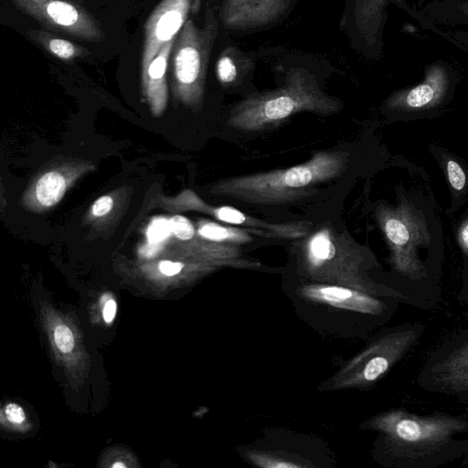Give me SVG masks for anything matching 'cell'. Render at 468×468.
<instances>
[{"mask_svg":"<svg viewBox=\"0 0 468 468\" xmlns=\"http://www.w3.org/2000/svg\"><path fill=\"white\" fill-rule=\"evenodd\" d=\"M15 7L47 30L78 39L101 42L105 34L99 21L73 0H10Z\"/></svg>","mask_w":468,"mask_h":468,"instance_id":"5","label":"cell"},{"mask_svg":"<svg viewBox=\"0 0 468 468\" xmlns=\"http://www.w3.org/2000/svg\"><path fill=\"white\" fill-rule=\"evenodd\" d=\"M215 23L208 14L204 27L188 19L176 37L172 54L173 78L182 94L198 97L202 91Z\"/></svg>","mask_w":468,"mask_h":468,"instance_id":"4","label":"cell"},{"mask_svg":"<svg viewBox=\"0 0 468 468\" xmlns=\"http://www.w3.org/2000/svg\"><path fill=\"white\" fill-rule=\"evenodd\" d=\"M160 249V246H159V243H150L144 246L141 250H140V253L143 255V256H145V257H151L153 255H154Z\"/></svg>","mask_w":468,"mask_h":468,"instance_id":"27","label":"cell"},{"mask_svg":"<svg viewBox=\"0 0 468 468\" xmlns=\"http://www.w3.org/2000/svg\"><path fill=\"white\" fill-rule=\"evenodd\" d=\"M388 367V360L383 356H376L369 360L364 368V377L367 380H375Z\"/></svg>","mask_w":468,"mask_h":468,"instance_id":"20","label":"cell"},{"mask_svg":"<svg viewBox=\"0 0 468 468\" xmlns=\"http://www.w3.org/2000/svg\"><path fill=\"white\" fill-rule=\"evenodd\" d=\"M170 222L165 218L154 219L148 228L147 238L150 243H160L171 233Z\"/></svg>","mask_w":468,"mask_h":468,"instance_id":"18","label":"cell"},{"mask_svg":"<svg viewBox=\"0 0 468 468\" xmlns=\"http://www.w3.org/2000/svg\"><path fill=\"white\" fill-rule=\"evenodd\" d=\"M113 201L109 196H103L98 198L92 206V213L96 217L106 215L112 207Z\"/></svg>","mask_w":468,"mask_h":468,"instance_id":"22","label":"cell"},{"mask_svg":"<svg viewBox=\"0 0 468 468\" xmlns=\"http://www.w3.org/2000/svg\"><path fill=\"white\" fill-rule=\"evenodd\" d=\"M439 83L433 80L413 88L405 97L404 105L411 109H420L430 105L439 97Z\"/></svg>","mask_w":468,"mask_h":468,"instance_id":"13","label":"cell"},{"mask_svg":"<svg viewBox=\"0 0 468 468\" xmlns=\"http://www.w3.org/2000/svg\"><path fill=\"white\" fill-rule=\"evenodd\" d=\"M340 109L339 101L323 92L314 77L295 69L288 73L284 85L238 102L229 112L227 124L239 131L256 132L301 112L331 115Z\"/></svg>","mask_w":468,"mask_h":468,"instance_id":"2","label":"cell"},{"mask_svg":"<svg viewBox=\"0 0 468 468\" xmlns=\"http://www.w3.org/2000/svg\"><path fill=\"white\" fill-rule=\"evenodd\" d=\"M447 174L449 182L452 188L455 190H461L464 187L466 176L457 162L450 160L447 163Z\"/></svg>","mask_w":468,"mask_h":468,"instance_id":"21","label":"cell"},{"mask_svg":"<svg viewBox=\"0 0 468 468\" xmlns=\"http://www.w3.org/2000/svg\"><path fill=\"white\" fill-rule=\"evenodd\" d=\"M197 233L207 240L236 246L251 241L253 235L261 237L258 231L250 229L223 226L212 221L202 222Z\"/></svg>","mask_w":468,"mask_h":468,"instance_id":"11","label":"cell"},{"mask_svg":"<svg viewBox=\"0 0 468 468\" xmlns=\"http://www.w3.org/2000/svg\"><path fill=\"white\" fill-rule=\"evenodd\" d=\"M54 339L58 348L63 353H69L74 346V336L66 325H58L54 332Z\"/></svg>","mask_w":468,"mask_h":468,"instance_id":"19","label":"cell"},{"mask_svg":"<svg viewBox=\"0 0 468 468\" xmlns=\"http://www.w3.org/2000/svg\"><path fill=\"white\" fill-rule=\"evenodd\" d=\"M112 467H113V468H115V467H117V468H119V467L124 468V467H125V464H124V463H121V462H118V463H113V464H112Z\"/></svg>","mask_w":468,"mask_h":468,"instance_id":"28","label":"cell"},{"mask_svg":"<svg viewBox=\"0 0 468 468\" xmlns=\"http://www.w3.org/2000/svg\"><path fill=\"white\" fill-rule=\"evenodd\" d=\"M349 160L346 150L320 151L294 166L224 178L212 191L250 204H287L314 195L317 186L341 176Z\"/></svg>","mask_w":468,"mask_h":468,"instance_id":"1","label":"cell"},{"mask_svg":"<svg viewBox=\"0 0 468 468\" xmlns=\"http://www.w3.org/2000/svg\"><path fill=\"white\" fill-rule=\"evenodd\" d=\"M184 265L181 262H173L170 261H163L159 263V270L167 276H173L180 272Z\"/></svg>","mask_w":468,"mask_h":468,"instance_id":"24","label":"cell"},{"mask_svg":"<svg viewBox=\"0 0 468 468\" xmlns=\"http://www.w3.org/2000/svg\"><path fill=\"white\" fill-rule=\"evenodd\" d=\"M315 293L328 302L335 304H344L348 306L358 305L362 302V295L357 294L349 289L336 286H321L312 290Z\"/></svg>","mask_w":468,"mask_h":468,"instance_id":"14","label":"cell"},{"mask_svg":"<svg viewBox=\"0 0 468 468\" xmlns=\"http://www.w3.org/2000/svg\"><path fill=\"white\" fill-rule=\"evenodd\" d=\"M27 35L46 51L64 61H73L89 54V50L83 47L59 37L47 29H30Z\"/></svg>","mask_w":468,"mask_h":468,"instance_id":"10","label":"cell"},{"mask_svg":"<svg viewBox=\"0 0 468 468\" xmlns=\"http://www.w3.org/2000/svg\"><path fill=\"white\" fill-rule=\"evenodd\" d=\"M172 232L181 240L189 241L196 236V229L193 224L186 217L181 215L174 216L170 220Z\"/></svg>","mask_w":468,"mask_h":468,"instance_id":"15","label":"cell"},{"mask_svg":"<svg viewBox=\"0 0 468 468\" xmlns=\"http://www.w3.org/2000/svg\"><path fill=\"white\" fill-rule=\"evenodd\" d=\"M300 250L302 261L312 274L341 280L356 277L367 254L348 232L330 223L305 235Z\"/></svg>","mask_w":468,"mask_h":468,"instance_id":"3","label":"cell"},{"mask_svg":"<svg viewBox=\"0 0 468 468\" xmlns=\"http://www.w3.org/2000/svg\"><path fill=\"white\" fill-rule=\"evenodd\" d=\"M287 0H226L224 21L229 27H252L266 23L282 11Z\"/></svg>","mask_w":468,"mask_h":468,"instance_id":"8","label":"cell"},{"mask_svg":"<svg viewBox=\"0 0 468 468\" xmlns=\"http://www.w3.org/2000/svg\"><path fill=\"white\" fill-rule=\"evenodd\" d=\"M449 367L451 379L458 383H468V348L458 355Z\"/></svg>","mask_w":468,"mask_h":468,"instance_id":"16","label":"cell"},{"mask_svg":"<svg viewBox=\"0 0 468 468\" xmlns=\"http://www.w3.org/2000/svg\"><path fill=\"white\" fill-rule=\"evenodd\" d=\"M117 305L114 300H109L103 308V318L106 323H111L116 314Z\"/></svg>","mask_w":468,"mask_h":468,"instance_id":"26","label":"cell"},{"mask_svg":"<svg viewBox=\"0 0 468 468\" xmlns=\"http://www.w3.org/2000/svg\"><path fill=\"white\" fill-rule=\"evenodd\" d=\"M175 39L164 46L143 74L147 94L154 102L165 101L166 97L165 74Z\"/></svg>","mask_w":468,"mask_h":468,"instance_id":"9","label":"cell"},{"mask_svg":"<svg viewBox=\"0 0 468 468\" xmlns=\"http://www.w3.org/2000/svg\"><path fill=\"white\" fill-rule=\"evenodd\" d=\"M217 74L218 80L224 84L232 83L238 77V69L229 56L219 58L217 64Z\"/></svg>","mask_w":468,"mask_h":468,"instance_id":"17","label":"cell"},{"mask_svg":"<svg viewBox=\"0 0 468 468\" xmlns=\"http://www.w3.org/2000/svg\"><path fill=\"white\" fill-rule=\"evenodd\" d=\"M457 239L462 250L468 254V220L460 227Z\"/></svg>","mask_w":468,"mask_h":468,"instance_id":"25","label":"cell"},{"mask_svg":"<svg viewBox=\"0 0 468 468\" xmlns=\"http://www.w3.org/2000/svg\"><path fill=\"white\" fill-rule=\"evenodd\" d=\"M7 419L14 423H21L25 420L23 409L16 403H9L5 408Z\"/></svg>","mask_w":468,"mask_h":468,"instance_id":"23","label":"cell"},{"mask_svg":"<svg viewBox=\"0 0 468 468\" xmlns=\"http://www.w3.org/2000/svg\"><path fill=\"white\" fill-rule=\"evenodd\" d=\"M377 218L396 259H399L406 248L423 240V226L411 212L401 207H381L377 210Z\"/></svg>","mask_w":468,"mask_h":468,"instance_id":"7","label":"cell"},{"mask_svg":"<svg viewBox=\"0 0 468 468\" xmlns=\"http://www.w3.org/2000/svg\"><path fill=\"white\" fill-rule=\"evenodd\" d=\"M197 1L162 0L155 6L144 26L142 52L143 74L161 48L176 37L188 20L190 11L197 6Z\"/></svg>","mask_w":468,"mask_h":468,"instance_id":"6","label":"cell"},{"mask_svg":"<svg viewBox=\"0 0 468 468\" xmlns=\"http://www.w3.org/2000/svg\"><path fill=\"white\" fill-rule=\"evenodd\" d=\"M66 190V181L61 174L56 171L45 174L36 186V196L39 203L50 207L58 203Z\"/></svg>","mask_w":468,"mask_h":468,"instance_id":"12","label":"cell"}]
</instances>
